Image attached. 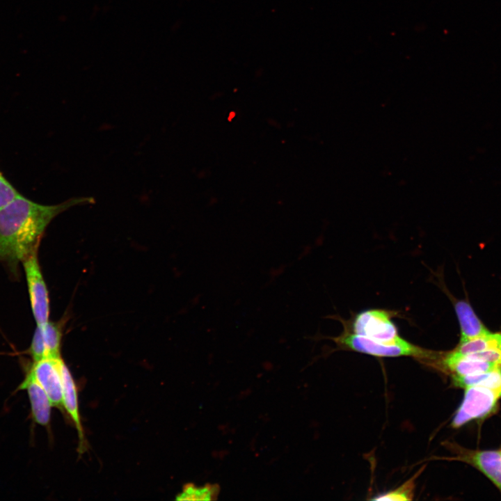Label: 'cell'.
<instances>
[{"label": "cell", "instance_id": "6da1fadb", "mask_svg": "<svg viewBox=\"0 0 501 501\" xmlns=\"http://www.w3.org/2000/svg\"><path fill=\"white\" fill-rule=\"evenodd\" d=\"M93 202L92 198H77L45 205L19 195L0 208V263L16 276L19 264L38 248L45 230L56 216L73 205Z\"/></svg>", "mask_w": 501, "mask_h": 501}, {"label": "cell", "instance_id": "4fadbf2b", "mask_svg": "<svg viewBox=\"0 0 501 501\" xmlns=\"http://www.w3.org/2000/svg\"><path fill=\"white\" fill-rule=\"evenodd\" d=\"M218 488L216 485L207 484L202 487H196L188 484L183 491L177 497V500H211L216 498Z\"/></svg>", "mask_w": 501, "mask_h": 501}, {"label": "cell", "instance_id": "9c48e42d", "mask_svg": "<svg viewBox=\"0 0 501 501\" xmlns=\"http://www.w3.org/2000/svg\"><path fill=\"white\" fill-rule=\"evenodd\" d=\"M454 306L460 326L461 341L473 339L489 332L468 301H456Z\"/></svg>", "mask_w": 501, "mask_h": 501}, {"label": "cell", "instance_id": "5bb4252c", "mask_svg": "<svg viewBox=\"0 0 501 501\" xmlns=\"http://www.w3.org/2000/svg\"><path fill=\"white\" fill-rule=\"evenodd\" d=\"M419 475L415 474L413 478L409 479L405 483L394 491L374 498L376 500H411L413 499L415 489V479Z\"/></svg>", "mask_w": 501, "mask_h": 501}, {"label": "cell", "instance_id": "277c9868", "mask_svg": "<svg viewBox=\"0 0 501 501\" xmlns=\"http://www.w3.org/2000/svg\"><path fill=\"white\" fill-rule=\"evenodd\" d=\"M500 395L486 387L475 385L466 388L463 400L452 422L458 428L472 420L488 415L495 408Z\"/></svg>", "mask_w": 501, "mask_h": 501}, {"label": "cell", "instance_id": "ba28073f", "mask_svg": "<svg viewBox=\"0 0 501 501\" xmlns=\"http://www.w3.org/2000/svg\"><path fill=\"white\" fill-rule=\"evenodd\" d=\"M461 459L477 468L501 491V450L477 451Z\"/></svg>", "mask_w": 501, "mask_h": 501}, {"label": "cell", "instance_id": "8992f818", "mask_svg": "<svg viewBox=\"0 0 501 501\" xmlns=\"http://www.w3.org/2000/svg\"><path fill=\"white\" fill-rule=\"evenodd\" d=\"M62 358H45L33 361L29 370L45 390L53 406L63 408V385L61 365Z\"/></svg>", "mask_w": 501, "mask_h": 501}, {"label": "cell", "instance_id": "9a60e30c", "mask_svg": "<svg viewBox=\"0 0 501 501\" xmlns=\"http://www.w3.org/2000/svg\"><path fill=\"white\" fill-rule=\"evenodd\" d=\"M28 353L31 356L33 361L47 357L41 329L38 325L33 333L30 347L28 349Z\"/></svg>", "mask_w": 501, "mask_h": 501}, {"label": "cell", "instance_id": "3957f363", "mask_svg": "<svg viewBox=\"0 0 501 501\" xmlns=\"http://www.w3.org/2000/svg\"><path fill=\"white\" fill-rule=\"evenodd\" d=\"M38 248L23 262L31 308L37 325L49 321V298L46 283L38 257Z\"/></svg>", "mask_w": 501, "mask_h": 501}, {"label": "cell", "instance_id": "7c38bea8", "mask_svg": "<svg viewBox=\"0 0 501 501\" xmlns=\"http://www.w3.org/2000/svg\"><path fill=\"white\" fill-rule=\"evenodd\" d=\"M40 327L42 338L47 350V358H58L61 357V326L56 322L48 321Z\"/></svg>", "mask_w": 501, "mask_h": 501}, {"label": "cell", "instance_id": "7a4b0ae2", "mask_svg": "<svg viewBox=\"0 0 501 501\" xmlns=\"http://www.w3.org/2000/svg\"><path fill=\"white\" fill-rule=\"evenodd\" d=\"M334 341L349 349L377 357L412 356L430 365L436 358V351L424 349L404 338L392 342H378L353 333H344Z\"/></svg>", "mask_w": 501, "mask_h": 501}, {"label": "cell", "instance_id": "2e32d148", "mask_svg": "<svg viewBox=\"0 0 501 501\" xmlns=\"http://www.w3.org/2000/svg\"><path fill=\"white\" fill-rule=\"evenodd\" d=\"M20 194L0 171V208Z\"/></svg>", "mask_w": 501, "mask_h": 501}, {"label": "cell", "instance_id": "52a82bcc", "mask_svg": "<svg viewBox=\"0 0 501 501\" xmlns=\"http://www.w3.org/2000/svg\"><path fill=\"white\" fill-rule=\"evenodd\" d=\"M19 390L27 392L32 418L34 421L41 425L47 426L51 419V409L53 406L47 393L36 381L33 374L28 369L24 381L20 383Z\"/></svg>", "mask_w": 501, "mask_h": 501}, {"label": "cell", "instance_id": "8fae6325", "mask_svg": "<svg viewBox=\"0 0 501 501\" xmlns=\"http://www.w3.org/2000/svg\"><path fill=\"white\" fill-rule=\"evenodd\" d=\"M453 382L465 389L475 385L486 387L501 396V368L474 374L453 375Z\"/></svg>", "mask_w": 501, "mask_h": 501}, {"label": "cell", "instance_id": "30bf717a", "mask_svg": "<svg viewBox=\"0 0 501 501\" xmlns=\"http://www.w3.org/2000/svg\"><path fill=\"white\" fill-rule=\"evenodd\" d=\"M61 369L63 385V406L74 422L78 431L80 446H81L84 440L79 413L77 388L70 372L63 360H62Z\"/></svg>", "mask_w": 501, "mask_h": 501}, {"label": "cell", "instance_id": "5b68a950", "mask_svg": "<svg viewBox=\"0 0 501 501\" xmlns=\"http://www.w3.org/2000/svg\"><path fill=\"white\" fill-rule=\"evenodd\" d=\"M353 333L372 340L395 342L400 338L389 312L380 309L368 310L358 314L353 321Z\"/></svg>", "mask_w": 501, "mask_h": 501}]
</instances>
